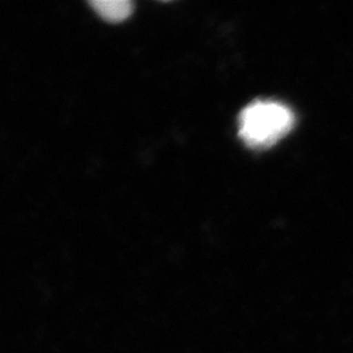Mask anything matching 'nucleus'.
<instances>
[{"label":"nucleus","instance_id":"1","mask_svg":"<svg viewBox=\"0 0 353 353\" xmlns=\"http://www.w3.org/2000/svg\"><path fill=\"white\" fill-rule=\"evenodd\" d=\"M294 115L287 106L275 101H256L240 115V137L252 148L271 147L293 127Z\"/></svg>","mask_w":353,"mask_h":353},{"label":"nucleus","instance_id":"2","mask_svg":"<svg viewBox=\"0 0 353 353\" xmlns=\"http://www.w3.org/2000/svg\"><path fill=\"white\" fill-rule=\"evenodd\" d=\"M96 12L108 21H122L132 13V3L128 0H96L90 3Z\"/></svg>","mask_w":353,"mask_h":353}]
</instances>
